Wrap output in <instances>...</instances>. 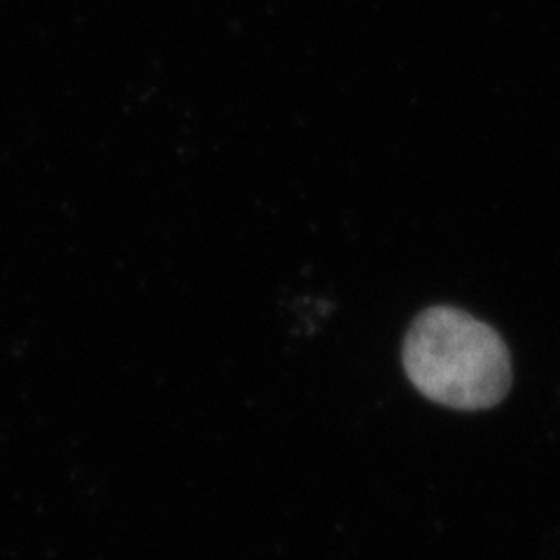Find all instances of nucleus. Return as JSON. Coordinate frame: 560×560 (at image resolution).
<instances>
[{"label":"nucleus","instance_id":"nucleus-1","mask_svg":"<svg viewBox=\"0 0 560 560\" xmlns=\"http://www.w3.org/2000/svg\"><path fill=\"white\" fill-rule=\"evenodd\" d=\"M401 362L436 405L460 411L495 407L512 385V362L493 327L460 308L432 306L407 331Z\"/></svg>","mask_w":560,"mask_h":560}]
</instances>
